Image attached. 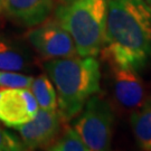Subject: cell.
<instances>
[{"label":"cell","mask_w":151,"mask_h":151,"mask_svg":"<svg viewBox=\"0 0 151 151\" xmlns=\"http://www.w3.org/2000/svg\"><path fill=\"white\" fill-rule=\"evenodd\" d=\"M102 55L111 66L142 70L151 57V6L146 0H109Z\"/></svg>","instance_id":"1"},{"label":"cell","mask_w":151,"mask_h":151,"mask_svg":"<svg viewBox=\"0 0 151 151\" xmlns=\"http://www.w3.org/2000/svg\"><path fill=\"white\" fill-rule=\"evenodd\" d=\"M45 70L58 93V112L64 121L77 115L87 100L100 91V64L93 56L49 60Z\"/></svg>","instance_id":"2"},{"label":"cell","mask_w":151,"mask_h":151,"mask_svg":"<svg viewBox=\"0 0 151 151\" xmlns=\"http://www.w3.org/2000/svg\"><path fill=\"white\" fill-rule=\"evenodd\" d=\"M109 0H62L56 20L70 32L80 56L96 57L105 40Z\"/></svg>","instance_id":"3"},{"label":"cell","mask_w":151,"mask_h":151,"mask_svg":"<svg viewBox=\"0 0 151 151\" xmlns=\"http://www.w3.org/2000/svg\"><path fill=\"white\" fill-rule=\"evenodd\" d=\"M113 111L110 103L97 95H92L83 112L73 123V129L91 151L109 150L112 140Z\"/></svg>","instance_id":"4"},{"label":"cell","mask_w":151,"mask_h":151,"mask_svg":"<svg viewBox=\"0 0 151 151\" xmlns=\"http://www.w3.org/2000/svg\"><path fill=\"white\" fill-rule=\"evenodd\" d=\"M27 38L39 54L49 60L74 57L78 55L70 32L57 20H45L35 26L27 34Z\"/></svg>","instance_id":"5"},{"label":"cell","mask_w":151,"mask_h":151,"mask_svg":"<svg viewBox=\"0 0 151 151\" xmlns=\"http://www.w3.org/2000/svg\"><path fill=\"white\" fill-rule=\"evenodd\" d=\"M38 104L29 87L0 88V121L16 130L35 118Z\"/></svg>","instance_id":"6"},{"label":"cell","mask_w":151,"mask_h":151,"mask_svg":"<svg viewBox=\"0 0 151 151\" xmlns=\"http://www.w3.org/2000/svg\"><path fill=\"white\" fill-rule=\"evenodd\" d=\"M62 121L60 112L38 110L35 118L17 128L26 149L48 148L60 132Z\"/></svg>","instance_id":"7"},{"label":"cell","mask_w":151,"mask_h":151,"mask_svg":"<svg viewBox=\"0 0 151 151\" xmlns=\"http://www.w3.org/2000/svg\"><path fill=\"white\" fill-rule=\"evenodd\" d=\"M114 94L118 102L128 110H137L145 103V86L138 70L113 66Z\"/></svg>","instance_id":"8"},{"label":"cell","mask_w":151,"mask_h":151,"mask_svg":"<svg viewBox=\"0 0 151 151\" xmlns=\"http://www.w3.org/2000/svg\"><path fill=\"white\" fill-rule=\"evenodd\" d=\"M6 14L25 27H35L49 16L52 0H4Z\"/></svg>","instance_id":"9"},{"label":"cell","mask_w":151,"mask_h":151,"mask_svg":"<svg viewBox=\"0 0 151 151\" xmlns=\"http://www.w3.org/2000/svg\"><path fill=\"white\" fill-rule=\"evenodd\" d=\"M28 63V55L18 44L0 36V70L20 72L27 68Z\"/></svg>","instance_id":"10"},{"label":"cell","mask_w":151,"mask_h":151,"mask_svg":"<svg viewBox=\"0 0 151 151\" xmlns=\"http://www.w3.org/2000/svg\"><path fill=\"white\" fill-rule=\"evenodd\" d=\"M131 127L139 147L142 150H151V100L131 115Z\"/></svg>","instance_id":"11"},{"label":"cell","mask_w":151,"mask_h":151,"mask_svg":"<svg viewBox=\"0 0 151 151\" xmlns=\"http://www.w3.org/2000/svg\"><path fill=\"white\" fill-rule=\"evenodd\" d=\"M32 95L37 101L38 106L42 110L47 111H56L58 106L56 91L54 84L48 76L40 75L34 78L29 86Z\"/></svg>","instance_id":"12"},{"label":"cell","mask_w":151,"mask_h":151,"mask_svg":"<svg viewBox=\"0 0 151 151\" xmlns=\"http://www.w3.org/2000/svg\"><path fill=\"white\" fill-rule=\"evenodd\" d=\"M47 149L50 151H90L73 128L66 130Z\"/></svg>","instance_id":"13"},{"label":"cell","mask_w":151,"mask_h":151,"mask_svg":"<svg viewBox=\"0 0 151 151\" xmlns=\"http://www.w3.org/2000/svg\"><path fill=\"white\" fill-rule=\"evenodd\" d=\"M32 76L18 72L0 70V86L1 87H29L32 82Z\"/></svg>","instance_id":"14"},{"label":"cell","mask_w":151,"mask_h":151,"mask_svg":"<svg viewBox=\"0 0 151 151\" xmlns=\"http://www.w3.org/2000/svg\"><path fill=\"white\" fill-rule=\"evenodd\" d=\"M25 149L22 141L0 127V151H20Z\"/></svg>","instance_id":"15"},{"label":"cell","mask_w":151,"mask_h":151,"mask_svg":"<svg viewBox=\"0 0 151 151\" xmlns=\"http://www.w3.org/2000/svg\"><path fill=\"white\" fill-rule=\"evenodd\" d=\"M2 7H4V0H0V10H1Z\"/></svg>","instance_id":"16"},{"label":"cell","mask_w":151,"mask_h":151,"mask_svg":"<svg viewBox=\"0 0 151 151\" xmlns=\"http://www.w3.org/2000/svg\"><path fill=\"white\" fill-rule=\"evenodd\" d=\"M146 1H147V2H148V4H149V5L151 6V0H146Z\"/></svg>","instance_id":"17"}]
</instances>
